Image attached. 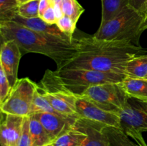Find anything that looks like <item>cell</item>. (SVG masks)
Listing matches in <instances>:
<instances>
[{
  "label": "cell",
  "instance_id": "obj_18",
  "mask_svg": "<svg viewBox=\"0 0 147 146\" xmlns=\"http://www.w3.org/2000/svg\"><path fill=\"white\" fill-rule=\"evenodd\" d=\"M29 126L30 135L36 146H45L51 143L52 140L45 129L32 114L29 115Z\"/></svg>",
  "mask_w": 147,
  "mask_h": 146
},
{
  "label": "cell",
  "instance_id": "obj_7",
  "mask_svg": "<svg viewBox=\"0 0 147 146\" xmlns=\"http://www.w3.org/2000/svg\"><path fill=\"white\" fill-rule=\"evenodd\" d=\"M37 87L38 84L27 77L19 79L5 101L0 104L1 113L23 117L30 115Z\"/></svg>",
  "mask_w": 147,
  "mask_h": 146
},
{
  "label": "cell",
  "instance_id": "obj_29",
  "mask_svg": "<svg viewBox=\"0 0 147 146\" xmlns=\"http://www.w3.org/2000/svg\"><path fill=\"white\" fill-rule=\"evenodd\" d=\"M129 5L137 11L144 14L146 7L147 0H129Z\"/></svg>",
  "mask_w": 147,
  "mask_h": 146
},
{
  "label": "cell",
  "instance_id": "obj_4",
  "mask_svg": "<svg viewBox=\"0 0 147 146\" xmlns=\"http://www.w3.org/2000/svg\"><path fill=\"white\" fill-rule=\"evenodd\" d=\"M144 17L143 13L128 5L112 19L100 24L93 36L99 40H129L138 44Z\"/></svg>",
  "mask_w": 147,
  "mask_h": 146
},
{
  "label": "cell",
  "instance_id": "obj_28",
  "mask_svg": "<svg viewBox=\"0 0 147 146\" xmlns=\"http://www.w3.org/2000/svg\"><path fill=\"white\" fill-rule=\"evenodd\" d=\"M41 17L45 21H46L48 24H56V22L57 21V17H56L55 12L54 10V7H53V5L49 7L43 12L41 17Z\"/></svg>",
  "mask_w": 147,
  "mask_h": 146
},
{
  "label": "cell",
  "instance_id": "obj_33",
  "mask_svg": "<svg viewBox=\"0 0 147 146\" xmlns=\"http://www.w3.org/2000/svg\"><path fill=\"white\" fill-rule=\"evenodd\" d=\"M147 9V3H146V7H145V10H144V12L146 11V10Z\"/></svg>",
  "mask_w": 147,
  "mask_h": 146
},
{
  "label": "cell",
  "instance_id": "obj_10",
  "mask_svg": "<svg viewBox=\"0 0 147 146\" xmlns=\"http://www.w3.org/2000/svg\"><path fill=\"white\" fill-rule=\"evenodd\" d=\"M22 53L15 40H8L1 42L0 67L4 70L11 87L18 79V69Z\"/></svg>",
  "mask_w": 147,
  "mask_h": 146
},
{
  "label": "cell",
  "instance_id": "obj_21",
  "mask_svg": "<svg viewBox=\"0 0 147 146\" xmlns=\"http://www.w3.org/2000/svg\"><path fill=\"white\" fill-rule=\"evenodd\" d=\"M37 113H50L57 115H61L56 112L55 110L53 108L48 100L41 92L39 89V85L34 92L30 115Z\"/></svg>",
  "mask_w": 147,
  "mask_h": 146
},
{
  "label": "cell",
  "instance_id": "obj_17",
  "mask_svg": "<svg viewBox=\"0 0 147 146\" xmlns=\"http://www.w3.org/2000/svg\"><path fill=\"white\" fill-rule=\"evenodd\" d=\"M87 135L76 125L51 142L53 146H83Z\"/></svg>",
  "mask_w": 147,
  "mask_h": 146
},
{
  "label": "cell",
  "instance_id": "obj_23",
  "mask_svg": "<svg viewBox=\"0 0 147 146\" xmlns=\"http://www.w3.org/2000/svg\"><path fill=\"white\" fill-rule=\"evenodd\" d=\"M61 7L63 14L71 18L76 24L85 11L77 0H62Z\"/></svg>",
  "mask_w": 147,
  "mask_h": 146
},
{
  "label": "cell",
  "instance_id": "obj_13",
  "mask_svg": "<svg viewBox=\"0 0 147 146\" xmlns=\"http://www.w3.org/2000/svg\"><path fill=\"white\" fill-rule=\"evenodd\" d=\"M76 125L87 135L83 146H112L103 130L106 126L81 117H78Z\"/></svg>",
  "mask_w": 147,
  "mask_h": 146
},
{
  "label": "cell",
  "instance_id": "obj_32",
  "mask_svg": "<svg viewBox=\"0 0 147 146\" xmlns=\"http://www.w3.org/2000/svg\"><path fill=\"white\" fill-rule=\"evenodd\" d=\"M19 1H20V3H21V4H23V3L27 2V1H30V0H19Z\"/></svg>",
  "mask_w": 147,
  "mask_h": 146
},
{
  "label": "cell",
  "instance_id": "obj_30",
  "mask_svg": "<svg viewBox=\"0 0 147 146\" xmlns=\"http://www.w3.org/2000/svg\"><path fill=\"white\" fill-rule=\"evenodd\" d=\"M51 5L53 4H52L50 0H40V4H39V15L40 17H41L43 12Z\"/></svg>",
  "mask_w": 147,
  "mask_h": 146
},
{
  "label": "cell",
  "instance_id": "obj_20",
  "mask_svg": "<svg viewBox=\"0 0 147 146\" xmlns=\"http://www.w3.org/2000/svg\"><path fill=\"white\" fill-rule=\"evenodd\" d=\"M101 23L104 24L119 14L124 7L129 5V0H101Z\"/></svg>",
  "mask_w": 147,
  "mask_h": 146
},
{
  "label": "cell",
  "instance_id": "obj_27",
  "mask_svg": "<svg viewBox=\"0 0 147 146\" xmlns=\"http://www.w3.org/2000/svg\"><path fill=\"white\" fill-rule=\"evenodd\" d=\"M17 146H36L33 142L30 132L29 126V116L24 117V125H23L22 133L20 139Z\"/></svg>",
  "mask_w": 147,
  "mask_h": 146
},
{
  "label": "cell",
  "instance_id": "obj_14",
  "mask_svg": "<svg viewBox=\"0 0 147 146\" xmlns=\"http://www.w3.org/2000/svg\"><path fill=\"white\" fill-rule=\"evenodd\" d=\"M103 130L112 146H147L142 133L131 131L126 133L121 129L113 127H105Z\"/></svg>",
  "mask_w": 147,
  "mask_h": 146
},
{
  "label": "cell",
  "instance_id": "obj_2",
  "mask_svg": "<svg viewBox=\"0 0 147 146\" xmlns=\"http://www.w3.org/2000/svg\"><path fill=\"white\" fill-rule=\"evenodd\" d=\"M1 42L15 40L22 55L27 53H38L50 57L57 64V70L63 68L78 52V40L73 41L32 31L14 21L0 22Z\"/></svg>",
  "mask_w": 147,
  "mask_h": 146
},
{
  "label": "cell",
  "instance_id": "obj_26",
  "mask_svg": "<svg viewBox=\"0 0 147 146\" xmlns=\"http://www.w3.org/2000/svg\"><path fill=\"white\" fill-rule=\"evenodd\" d=\"M11 88L4 70L0 67V104H2L11 92Z\"/></svg>",
  "mask_w": 147,
  "mask_h": 146
},
{
  "label": "cell",
  "instance_id": "obj_22",
  "mask_svg": "<svg viewBox=\"0 0 147 146\" xmlns=\"http://www.w3.org/2000/svg\"><path fill=\"white\" fill-rule=\"evenodd\" d=\"M19 0H0V22L10 21L18 14Z\"/></svg>",
  "mask_w": 147,
  "mask_h": 146
},
{
  "label": "cell",
  "instance_id": "obj_5",
  "mask_svg": "<svg viewBox=\"0 0 147 146\" xmlns=\"http://www.w3.org/2000/svg\"><path fill=\"white\" fill-rule=\"evenodd\" d=\"M86 97L100 108L119 115L130 97L120 83H105L90 86L83 93Z\"/></svg>",
  "mask_w": 147,
  "mask_h": 146
},
{
  "label": "cell",
  "instance_id": "obj_8",
  "mask_svg": "<svg viewBox=\"0 0 147 146\" xmlns=\"http://www.w3.org/2000/svg\"><path fill=\"white\" fill-rule=\"evenodd\" d=\"M119 115L121 129L124 133L147 131V102L129 98Z\"/></svg>",
  "mask_w": 147,
  "mask_h": 146
},
{
  "label": "cell",
  "instance_id": "obj_11",
  "mask_svg": "<svg viewBox=\"0 0 147 146\" xmlns=\"http://www.w3.org/2000/svg\"><path fill=\"white\" fill-rule=\"evenodd\" d=\"M32 115L42 123L52 141L74 127L79 117L78 115H61L50 113H37Z\"/></svg>",
  "mask_w": 147,
  "mask_h": 146
},
{
  "label": "cell",
  "instance_id": "obj_15",
  "mask_svg": "<svg viewBox=\"0 0 147 146\" xmlns=\"http://www.w3.org/2000/svg\"><path fill=\"white\" fill-rule=\"evenodd\" d=\"M11 21H14L20 25L24 26L32 31L52 34V35L57 36L64 40H68L71 41L74 40V39L71 40L65 34L62 32L57 24H48L40 17H35V18H24L17 14L13 17Z\"/></svg>",
  "mask_w": 147,
  "mask_h": 146
},
{
  "label": "cell",
  "instance_id": "obj_6",
  "mask_svg": "<svg viewBox=\"0 0 147 146\" xmlns=\"http://www.w3.org/2000/svg\"><path fill=\"white\" fill-rule=\"evenodd\" d=\"M40 84L39 89L56 112L64 115H78L76 107L78 97L57 82L51 70L45 72Z\"/></svg>",
  "mask_w": 147,
  "mask_h": 146
},
{
  "label": "cell",
  "instance_id": "obj_16",
  "mask_svg": "<svg viewBox=\"0 0 147 146\" xmlns=\"http://www.w3.org/2000/svg\"><path fill=\"white\" fill-rule=\"evenodd\" d=\"M121 85L130 98L147 102V79L126 76Z\"/></svg>",
  "mask_w": 147,
  "mask_h": 146
},
{
  "label": "cell",
  "instance_id": "obj_25",
  "mask_svg": "<svg viewBox=\"0 0 147 146\" xmlns=\"http://www.w3.org/2000/svg\"><path fill=\"white\" fill-rule=\"evenodd\" d=\"M56 24L59 27L60 31L65 34L71 40L74 39L73 34L76 28V23H75L71 18L65 15L57 19Z\"/></svg>",
  "mask_w": 147,
  "mask_h": 146
},
{
  "label": "cell",
  "instance_id": "obj_24",
  "mask_svg": "<svg viewBox=\"0 0 147 146\" xmlns=\"http://www.w3.org/2000/svg\"><path fill=\"white\" fill-rule=\"evenodd\" d=\"M39 4L40 0H30L21 4L18 9V14L24 18L39 17Z\"/></svg>",
  "mask_w": 147,
  "mask_h": 146
},
{
  "label": "cell",
  "instance_id": "obj_9",
  "mask_svg": "<svg viewBox=\"0 0 147 146\" xmlns=\"http://www.w3.org/2000/svg\"><path fill=\"white\" fill-rule=\"evenodd\" d=\"M76 113L79 117L101 124L106 127L121 129V117L116 113L108 112L93 104L86 97H77Z\"/></svg>",
  "mask_w": 147,
  "mask_h": 146
},
{
  "label": "cell",
  "instance_id": "obj_1",
  "mask_svg": "<svg viewBox=\"0 0 147 146\" xmlns=\"http://www.w3.org/2000/svg\"><path fill=\"white\" fill-rule=\"evenodd\" d=\"M77 40L78 52L63 68L86 69L125 74L129 60L145 52L139 44L129 40H99L94 36Z\"/></svg>",
  "mask_w": 147,
  "mask_h": 146
},
{
  "label": "cell",
  "instance_id": "obj_34",
  "mask_svg": "<svg viewBox=\"0 0 147 146\" xmlns=\"http://www.w3.org/2000/svg\"><path fill=\"white\" fill-rule=\"evenodd\" d=\"M45 146H53V145H52V144H51V143H50V144L47 145H45Z\"/></svg>",
  "mask_w": 147,
  "mask_h": 146
},
{
  "label": "cell",
  "instance_id": "obj_19",
  "mask_svg": "<svg viewBox=\"0 0 147 146\" xmlns=\"http://www.w3.org/2000/svg\"><path fill=\"white\" fill-rule=\"evenodd\" d=\"M125 74L135 78L147 79V54H140L131 59L126 65Z\"/></svg>",
  "mask_w": 147,
  "mask_h": 146
},
{
  "label": "cell",
  "instance_id": "obj_12",
  "mask_svg": "<svg viewBox=\"0 0 147 146\" xmlns=\"http://www.w3.org/2000/svg\"><path fill=\"white\" fill-rule=\"evenodd\" d=\"M2 114L4 117L0 125V146H17L22 133L24 117Z\"/></svg>",
  "mask_w": 147,
  "mask_h": 146
},
{
  "label": "cell",
  "instance_id": "obj_3",
  "mask_svg": "<svg viewBox=\"0 0 147 146\" xmlns=\"http://www.w3.org/2000/svg\"><path fill=\"white\" fill-rule=\"evenodd\" d=\"M52 74L57 82L77 97L82 96L90 86L105 83H120L126 77L123 74L80 68H63L52 71Z\"/></svg>",
  "mask_w": 147,
  "mask_h": 146
},
{
  "label": "cell",
  "instance_id": "obj_31",
  "mask_svg": "<svg viewBox=\"0 0 147 146\" xmlns=\"http://www.w3.org/2000/svg\"><path fill=\"white\" fill-rule=\"evenodd\" d=\"M144 20L142 21V24L141 25L140 27V33L142 34L144 31L147 29V9L146 10V11L144 14Z\"/></svg>",
  "mask_w": 147,
  "mask_h": 146
}]
</instances>
